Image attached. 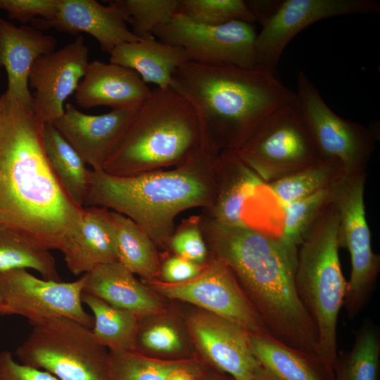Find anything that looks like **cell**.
Returning <instances> with one entry per match:
<instances>
[{
    "label": "cell",
    "instance_id": "cell-1",
    "mask_svg": "<svg viewBox=\"0 0 380 380\" xmlns=\"http://www.w3.org/2000/svg\"><path fill=\"white\" fill-rule=\"evenodd\" d=\"M44 125L31 108L0 96V225L61 252L79 230L83 208L69 198L49 165Z\"/></svg>",
    "mask_w": 380,
    "mask_h": 380
},
{
    "label": "cell",
    "instance_id": "cell-26",
    "mask_svg": "<svg viewBox=\"0 0 380 380\" xmlns=\"http://www.w3.org/2000/svg\"><path fill=\"white\" fill-rule=\"evenodd\" d=\"M42 136L44 151L56 179L69 198L83 208L90 169L53 123H44Z\"/></svg>",
    "mask_w": 380,
    "mask_h": 380
},
{
    "label": "cell",
    "instance_id": "cell-8",
    "mask_svg": "<svg viewBox=\"0 0 380 380\" xmlns=\"http://www.w3.org/2000/svg\"><path fill=\"white\" fill-rule=\"evenodd\" d=\"M366 171L342 175L329 187L331 203L338 217V246L350 256V276L343 305L350 319L369 302L380 272V255L373 251L366 218Z\"/></svg>",
    "mask_w": 380,
    "mask_h": 380
},
{
    "label": "cell",
    "instance_id": "cell-20",
    "mask_svg": "<svg viewBox=\"0 0 380 380\" xmlns=\"http://www.w3.org/2000/svg\"><path fill=\"white\" fill-rule=\"evenodd\" d=\"M151 92L135 71L96 60L89 63L75 99L81 108L105 106L118 109L139 106Z\"/></svg>",
    "mask_w": 380,
    "mask_h": 380
},
{
    "label": "cell",
    "instance_id": "cell-12",
    "mask_svg": "<svg viewBox=\"0 0 380 380\" xmlns=\"http://www.w3.org/2000/svg\"><path fill=\"white\" fill-rule=\"evenodd\" d=\"M83 275L73 281L46 280L27 269L0 271V315L27 318L31 325L67 317L91 328L93 317L83 308Z\"/></svg>",
    "mask_w": 380,
    "mask_h": 380
},
{
    "label": "cell",
    "instance_id": "cell-35",
    "mask_svg": "<svg viewBox=\"0 0 380 380\" xmlns=\"http://www.w3.org/2000/svg\"><path fill=\"white\" fill-rule=\"evenodd\" d=\"M132 32L140 39H153L154 29L168 23L177 13L179 0H114Z\"/></svg>",
    "mask_w": 380,
    "mask_h": 380
},
{
    "label": "cell",
    "instance_id": "cell-37",
    "mask_svg": "<svg viewBox=\"0 0 380 380\" xmlns=\"http://www.w3.org/2000/svg\"><path fill=\"white\" fill-rule=\"evenodd\" d=\"M140 345L145 350L160 354H174L182 350V342L178 331L168 323H157L139 330L136 348Z\"/></svg>",
    "mask_w": 380,
    "mask_h": 380
},
{
    "label": "cell",
    "instance_id": "cell-10",
    "mask_svg": "<svg viewBox=\"0 0 380 380\" xmlns=\"http://www.w3.org/2000/svg\"><path fill=\"white\" fill-rule=\"evenodd\" d=\"M295 93L320 160L343 175L366 171L375 148L373 130L335 113L303 72L298 74Z\"/></svg>",
    "mask_w": 380,
    "mask_h": 380
},
{
    "label": "cell",
    "instance_id": "cell-2",
    "mask_svg": "<svg viewBox=\"0 0 380 380\" xmlns=\"http://www.w3.org/2000/svg\"><path fill=\"white\" fill-rule=\"evenodd\" d=\"M199 216L209 256L232 272L271 337L318 356L317 329L296 289L298 249L250 224L228 225Z\"/></svg>",
    "mask_w": 380,
    "mask_h": 380
},
{
    "label": "cell",
    "instance_id": "cell-23",
    "mask_svg": "<svg viewBox=\"0 0 380 380\" xmlns=\"http://www.w3.org/2000/svg\"><path fill=\"white\" fill-rule=\"evenodd\" d=\"M83 277V293L128 311L139 319L163 310L160 301L149 288L118 261L101 265Z\"/></svg>",
    "mask_w": 380,
    "mask_h": 380
},
{
    "label": "cell",
    "instance_id": "cell-31",
    "mask_svg": "<svg viewBox=\"0 0 380 380\" xmlns=\"http://www.w3.org/2000/svg\"><path fill=\"white\" fill-rule=\"evenodd\" d=\"M198 362L191 357L158 358L135 350L109 353L108 380H168L177 369Z\"/></svg>",
    "mask_w": 380,
    "mask_h": 380
},
{
    "label": "cell",
    "instance_id": "cell-28",
    "mask_svg": "<svg viewBox=\"0 0 380 380\" xmlns=\"http://www.w3.org/2000/svg\"><path fill=\"white\" fill-rule=\"evenodd\" d=\"M116 232L118 261L145 281L156 280L160 274L156 245L134 222L111 210Z\"/></svg>",
    "mask_w": 380,
    "mask_h": 380
},
{
    "label": "cell",
    "instance_id": "cell-15",
    "mask_svg": "<svg viewBox=\"0 0 380 380\" xmlns=\"http://www.w3.org/2000/svg\"><path fill=\"white\" fill-rule=\"evenodd\" d=\"M89 63L82 35L34 61L28 78L33 89L32 109L44 123H53L63 115L64 102L75 91Z\"/></svg>",
    "mask_w": 380,
    "mask_h": 380
},
{
    "label": "cell",
    "instance_id": "cell-11",
    "mask_svg": "<svg viewBox=\"0 0 380 380\" xmlns=\"http://www.w3.org/2000/svg\"><path fill=\"white\" fill-rule=\"evenodd\" d=\"M153 34L164 43L184 49L191 61L199 64L258 67L257 34L252 23L232 21L206 25L176 13L168 23L157 26Z\"/></svg>",
    "mask_w": 380,
    "mask_h": 380
},
{
    "label": "cell",
    "instance_id": "cell-43",
    "mask_svg": "<svg viewBox=\"0 0 380 380\" xmlns=\"http://www.w3.org/2000/svg\"><path fill=\"white\" fill-rule=\"evenodd\" d=\"M262 380H274V379L266 372L265 376L262 379Z\"/></svg>",
    "mask_w": 380,
    "mask_h": 380
},
{
    "label": "cell",
    "instance_id": "cell-29",
    "mask_svg": "<svg viewBox=\"0 0 380 380\" xmlns=\"http://www.w3.org/2000/svg\"><path fill=\"white\" fill-rule=\"evenodd\" d=\"M334 380H379L380 327L366 318L355 334L351 348L338 353Z\"/></svg>",
    "mask_w": 380,
    "mask_h": 380
},
{
    "label": "cell",
    "instance_id": "cell-36",
    "mask_svg": "<svg viewBox=\"0 0 380 380\" xmlns=\"http://www.w3.org/2000/svg\"><path fill=\"white\" fill-rule=\"evenodd\" d=\"M168 246L177 255L193 262L205 265L209 258L200 224V216H191L182 220L175 228Z\"/></svg>",
    "mask_w": 380,
    "mask_h": 380
},
{
    "label": "cell",
    "instance_id": "cell-27",
    "mask_svg": "<svg viewBox=\"0 0 380 380\" xmlns=\"http://www.w3.org/2000/svg\"><path fill=\"white\" fill-rule=\"evenodd\" d=\"M82 302L91 311L92 333L110 353L136 350L139 319L94 296L82 293Z\"/></svg>",
    "mask_w": 380,
    "mask_h": 380
},
{
    "label": "cell",
    "instance_id": "cell-16",
    "mask_svg": "<svg viewBox=\"0 0 380 380\" xmlns=\"http://www.w3.org/2000/svg\"><path fill=\"white\" fill-rule=\"evenodd\" d=\"M188 323L210 367L236 380H262L266 371L253 354L246 330L210 312H196L189 317Z\"/></svg>",
    "mask_w": 380,
    "mask_h": 380
},
{
    "label": "cell",
    "instance_id": "cell-17",
    "mask_svg": "<svg viewBox=\"0 0 380 380\" xmlns=\"http://www.w3.org/2000/svg\"><path fill=\"white\" fill-rule=\"evenodd\" d=\"M112 109L101 115H89L67 103L63 115L53 122L91 170H103L138 107Z\"/></svg>",
    "mask_w": 380,
    "mask_h": 380
},
{
    "label": "cell",
    "instance_id": "cell-32",
    "mask_svg": "<svg viewBox=\"0 0 380 380\" xmlns=\"http://www.w3.org/2000/svg\"><path fill=\"white\" fill-rule=\"evenodd\" d=\"M341 175L334 165L319 161L267 185L283 206L329 188Z\"/></svg>",
    "mask_w": 380,
    "mask_h": 380
},
{
    "label": "cell",
    "instance_id": "cell-40",
    "mask_svg": "<svg viewBox=\"0 0 380 380\" xmlns=\"http://www.w3.org/2000/svg\"><path fill=\"white\" fill-rule=\"evenodd\" d=\"M205 265H199L174 255L168 257L163 264L161 263L160 275L164 282L179 284L198 276Z\"/></svg>",
    "mask_w": 380,
    "mask_h": 380
},
{
    "label": "cell",
    "instance_id": "cell-41",
    "mask_svg": "<svg viewBox=\"0 0 380 380\" xmlns=\"http://www.w3.org/2000/svg\"><path fill=\"white\" fill-rule=\"evenodd\" d=\"M203 365L199 361L194 365L181 367L173 372L168 380H198Z\"/></svg>",
    "mask_w": 380,
    "mask_h": 380
},
{
    "label": "cell",
    "instance_id": "cell-6",
    "mask_svg": "<svg viewBox=\"0 0 380 380\" xmlns=\"http://www.w3.org/2000/svg\"><path fill=\"white\" fill-rule=\"evenodd\" d=\"M339 248L338 217L330 202L298 247L295 284L317 329L319 357L332 370L338 355V315L347 287Z\"/></svg>",
    "mask_w": 380,
    "mask_h": 380
},
{
    "label": "cell",
    "instance_id": "cell-34",
    "mask_svg": "<svg viewBox=\"0 0 380 380\" xmlns=\"http://www.w3.org/2000/svg\"><path fill=\"white\" fill-rule=\"evenodd\" d=\"M177 13L192 21L220 25L232 21L253 23V13L243 0H179Z\"/></svg>",
    "mask_w": 380,
    "mask_h": 380
},
{
    "label": "cell",
    "instance_id": "cell-21",
    "mask_svg": "<svg viewBox=\"0 0 380 380\" xmlns=\"http://www.w3.org/2000/svg\"><path fill=\"white\" fill-rule=\"evenodd\" d=\"M215 194L212 205L202 214L220 223L241 225L248 199L265 183L243 161L237 150L221 151L215 169Z\"/></svg>",
    "mask_w": 380,
    "mask_h": 380
},
{
    "label": "cell",
    "instance_id": "cell-19",
    "mask_svg": "<svg viewBox=\"0 0 380 380\" xmlns=\"http://www.w3.org/2000/svg\"><path fill=\"white\" fill-rule=\"evenodd\" d=\"M56 41L34 27H17L0 18V68L7 74L6 94L32 108L30 70L39 56L55 51Z\"/></svg>",
    "mask_w": 380,
    "mask_h": 380
},
{
    "label": "cell",
    "instance_id": "cell-44",
    "mask_svg": "<svg viewBox=\"0 0 380 380\" xmlns=\"http://www.w3.org/2000/svg\"><path fill=\"white\" fill-rule=\"evenodd\" d=\"M0 305H1V301H0Z\"/></svg>",
    "mask_w": 380,
    "mask_h": 380
},
{
    "label": "cell",
    "instance_id": "cell-14",
    "mask_svg": "<svg viewBox=\"0 0 380 380\" xmlns=\"http://www.w3.org/2000/svg\"><path fill=\"white\" fill-rule=\"evenodd\" d=\"M380 11L377 0H282L255 40L258 67L273 74L287 44L302 30L325 18Z\"/></svg>",
    "mask_w": 380,
    "mask_h": 380
},
{
    "label": "cell",
    "instance_id": "cell-3",
    "mask_svg": "<svg viewBox=\"0 0 380 380\" xmlns=\"http://www.w3.org/2000/svg\"><path fill=\"white\" fill-rule=\"evenodd\" d=\"M171 87L194 108L203 148L214 154L238 150L267 116L296 99L275 74L259 67L189 61L175 70Z\"/></svg>",
    "mask_w": 380,
    "mask_h": 380
},
{
    "label": "cell",
    "instance_id": "cell-25",
    "mask_svg": "<svg viewBox=\"0 0 380 380\" xmlns=\"http://www.w3.org/2000/svg\"><path fill=\"white\" fill-rule=\"evenodd\" d=\"M249 342L253 354L274 380H334L333 370L316 355L251 334Z\"/></svg>",
    "mask_w": 380,
    "mask_h": 380
},
{
    "label": "cell",
    "instance_id": "cell-7",
    "mask_svg": "<svg viewBox=\"0 0 380 380\" xmlns=\"http://www.w3.org/2000/svg\"><path fill=\"white\" fill-rule=\"evenodd\" d=\"M32 326L15 351L17 360L58 380H108L109 353L92 331L67 317Z\"/></svg>",
    "mask_w": 380,
    "mask_h": 380
},
{
    "label": "cell",
    "instance_id": "cell-9",
    "mask_svg": "<svg viewBox=\"0 0 380 380\" xmlns=\"http://www.w3.org/2000/svg\"><path fill=\"white\" fill-rule=\"evenodd\" d=\"M237 151L265 184L321 161L296 99L267 116Z\"/></svg>",
    "mask_w": 380,
    "mask_h": 380
},
{
    "label": "cell",
    "instance_id": "cell-42",
    "mask_svg": "<svg viewBox=\"0 0 380 380\" xmlns=\"http://www.w3.org/2000/svg\"><path fill=\"white\" fill-rule=\"evenodd\" d=\"M210 369L207 371L203 366L199 376L198 380H236L229 374L221 372L217 369L210 367Z\"/></svg>",
    "mask_w": 380,
    "mask_h": 380
},
{
    "label": "cell",
    "instance_id": "cell-5",
    "mask_svg": "<svg viewBox=\"0 0 380 380\" xmlns=\"http://www.w3.org/2000/svg\"><path fill=\"white\" fill-rule=\"evenodd\" d=\"M201 148L200 126L191 104L172 87H156L138 107L103 170L131 177L175 167Z\"/></svg>",
    "mask_w": 380,
    "mask_h": 380
},
{
    "label": "cell",
    "instance_id": "cell-13",
    "mask_svg": "<svg viewBox=\"0 0 380 380\" xmlns=\"http://www.w3.org/2000/svg\"><path fill=\"white\" fill-rule=\"evenodd\" d=\"M146 283L163 296L194 304L251 334L272 338L232 272L210 256L201 272L191 280L179 284L158 280Z\"/></svg>",
    "mask_w": 380,
    "mask_h": 380
},
{
    "label": "cell",
    "instance_id": "cell-33",
    "mask_svg": "<svg viewBox=\"0 0 380 380\" xmlns=\"http://www.w3.org/2000/svg\"><path fill=\"white\" fill-rule=\"evenodd\" d=\"M330 202L328 188L283 205L284 221L278 236L280 240L288 246L298 249L317 217Z\"/></svg>",
    "mask_w": 380,
    "mask_h": 380
},
{
    "label": "cell",
    "instance_id": "cell-4",
    "mask_svg": "<svg viewBox=\"0 0 380 380\" xmlns=\"http://www.w3.org/2000/svg\"><path fill=\"white\" fill-rule=\"evenodd\" d=\"M218 156L201 148L179 166L131 177L90 169L84 207L120 213L134 222L156 246L165 248L180 213L212 205Z\"/></svg>",
    "mask_w": 380,
    "mask_h": 380
},
{
    "label": "cell",
    "instance_id": "cell-30",
    "mask_svg": "<svg viewBox=\"0 0 380 380\" xmlns=\"http://www.w3.org/2000/svg\"><path fill=\"white\" fill-rule=\"evenodd\" d=\"M32 269L43 279L61 281L54 257L31 237L0 225V271Z\"/></svg>",
    "mask_w": 380,
    "mask_h": 380
},
{
    "label": "cell",
    "instance_id": "cell-38",
    "mask_svg": "<svg viewBox=\"0 0 380 380\" xmlns=\"http://www.w3.org/2000/svg\"><path fill=\"white\" fill-rule=\"evenodd\" d=\"M58 0H0V9L22 23L37 18L49 20L55 14Z\"/></svg>",
    "mask_w": 380,
    "mask_h": 380
},
{
    "label": "cell",
    "instance_id": "cell-18",
    "mask_svg": "<svg viewBox=\"0 0 380 380\" xmlns=\"http://www.w3.org/2000/svg\"><path fill=\"white\" fill-rule=\"evenodd\" d=\"M32 24L40 30L55 28L72 34L87 33L109 53L122 43L140 40L127 27L125 17L115 1L104 6L95 0H58L51 18H37Z\"/></svg>",
    "mask_w": 380,
    "mask_h": 380
},
{
    "label": "cell",
    "instance_id": "cell-39",
    "mask_svg": "<svg viewBox=\"0 0 380 380\" xmlns=\"http://www.w3.org/2000/svg\"><path fill=\"white\" fill-rule=\"evenodd\" d=\"M0 380H58L44 370L20 362L7 350L0 352Z\"/></svg>",
    "mask_w": 380,
    "mask_h": 380
},
{
    "label": "cell",
    "instance_id": "cell-22",
    "mask_svg": "<svg viewBox=\"0 0 380 380\" xmlns=\"http://www.w3.org/2000/svg\"><path fill=\"white\" fill-rule=\"evenodd\" d=\"M61 253L68 269L77 276L101 265L118 261L111 210L84 207L79 230Z\"/></svg>",
    "mask_w": 380,
    "mask_h": 380
},
{
    "label": "cell",
    "instance_id": "cell-24",
    "mask_svg": "<svg viewBox=\"0 0 380 380\" xmlns=\"http://www.w3.org/2000/svg\"><path fill=\"white\" fill-rule=\"evenodd\" d=\"M110 62L135 71L145 82L162 89L172 86L175 70L191 61L186 51L154 38L125 42L110 53Z\"/></svg>",
    "mask_w": 380,
    "mask_h": 380
}]
</instances>
